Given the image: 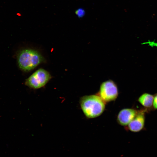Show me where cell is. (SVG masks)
<instances>
[{
    "label": "cell",
    "mask_w": 157,
    "mask_h": 157,
    "mask_svg": "<svg viewBox=\"0 0 157 157\" xmlns=\"http://www.w3.org/2000/svg\"><path fill=\"white\" fill-rule=\"evenodd\" d=\"M17 58L19 67L25 72L33 70L45 61L44 58L39 52L30 48L20 50L17 54Z\"/></svg>",
    "instance_id": "cell-1"
},
{
    "label": "cell",
    "mask_w": 157,
    "mask_h": 157,
    "mask_svg": "<svg viewBox=\"0 0 157 157\" xmlns=\"http://www.w3.org/2000/svg\"><path fill=\"white\" fill-rule=\"evenodd\" d=\"M80 104L85 115L90 118L101 115L105 107V102L99 95H95L82 97L80 99Z\"/></svg>",
    "instance_id": "cell-2"
},
{
    "label": "cell",
    "mask_w": 157,
    "mask_h": 157,
    "mask_svg": "<svg viewBox=\"0 0 157 157\" xmlns=\"http://www.w3.org/2000/svg\"><path fill=\"white\" fill-rule=\"evenodd\" d=\"M51 78L49 72L43 68H40L26 79L25 84L31 89H39L44 86Z\"/></svg>",
    "instance_id": "cell-3"
},
{
    "label": "cell",
    "mask_w": 157,
    "mask_h": 157,
    "mask_svg": "<svg viewBox=\"0 0 157 157\" xmlns=\"http://www.w3.org/2000/svg\"><path fill=\"white\" fill-rule=\"evenodd\" d=\"M117 86L114 81L108 80L103 82L101 84L99 96L105 102L115 100L118 95Z\"/></svg>",
    "instance_id": "cell-4"
},
{
    "label": "cell",
    "mask_w": 157,
    "mask_h": 157,
    "mask_svg": "<svg viewBox=\"0 0 157 157\" xmlns=\"http://www.w3.org/2000/svg\"><path fill=\"white\" fill-rule=\"evenodd\" d=\"M148 111L145 108L140 110L133 119L128 125L127 128L130 131L137 132L144 128L145 122V113Z\"/></svg>",
    "instance_id": "cell-5"
},
{
    "label": "cell",
    "mask_w": 157,
    "mask_h": 157,
    "mask_svg": "<svg viewBox=\"0 0 157 157\" xmlns=\"http://www.w3.org/2000/svg\"><path fill=\"white\" fill-rule=\"evenodd\" d=\"M139 110L126 108L121 110L117 116V121L122 126H127L136 116Z\"/></svg>",
    "instance_id": "cell-6"
},
{
    "label": "cell",
    "mask_w": 157,
    "mask_h": 157,
    "mask_svg": "<svg viewBox=\"0 0 157 157\" xmlns=\"http://www.w3.org/2000/svg\"><path fill=\"white\" fill-rule=\"evenodd\" d=\"M154 95L145 93L141 95L138 99V102L148 111L153 108Z\"/></svg>",
    "instance_id": "cell-7"
},
{
    "label": "cell",
    "mask_w": 157,
    "mask_h": 157,
    "mask_svg": "<svg viewBox=\"0 0 157 157\" xmlns=\"http://www.w3.org/2000/svg\"><path fill=\"white\" fill-rule=\"evenodd\" d=\"M75 13L77 16L79 18L83 17L85 15V11L82 8H80L76 10Z\"/></svg>",
    "instance_id": "cell-8"
},
{
    "label": "cell",
    "mask_w": 157,
    "mask_h": 157,
    "mask_svg": "<svg viewBox=\"0 0 157 157\" xmlns=\"http://www.w3.org/2000/svg\"><path fill=\"white\" fill-rule=\"evenodd\" d=\"M153 108V109L157 110V93L154 95Z\"/></svg>",
    "instance_id": "cell-9"
}]
</instances>
